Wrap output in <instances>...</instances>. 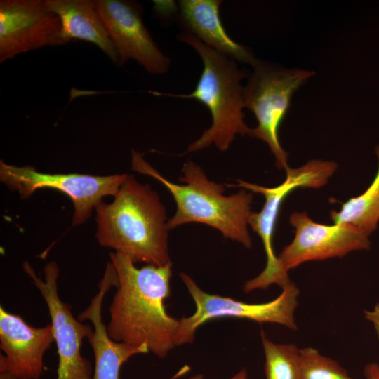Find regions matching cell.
Instances as JSON below:
<instances>
[{"label": "cell", "instance_id": "6da1fadb", "mask_svg": "<svg viewBox=\"0 0 379 379\" xmlns=\"http://www.w3.org/2000/svg\"><path fill=\"white\" fill-rule=\"evenodd\" d=\"M118 286L109 306L107 326L109 337L131 345H146L164 358L176 347L179 319L166 312L164 301L170 295L172 262L140 268L126 255L109 254Z\"/></svg>", "mask_w": 379, "mask_h": 379}, {"label": "cell", "instance_id": "7a4b0ae2", "mask_svg": "<svg viewBox=\"0 0 379 379\" xmlns=\"http://www.w3.org/2000/svg\"><path fill=\"white\" fill-rule=\"evenodd\" d=\"M95 211V236L102 246L127 255L134 263L171 262L166 209L149 185L128 175L112 201H102Z\"/></svg>", "mask_w": 379, "mask_h": 379}, {"label": "cell", "instance_id": "3957f363", "mask_svg": "<svg viewBox=\"0 0 379 379\" xmlns=\"http://www.w3.org/2000/svg\"><path fill=\"white\" fill-rule=\"evenodd\" d=\"M131 169L157 180L170 192L175 204L174 215L168 220V230L187 223H201L219 230L227 239L252 246L248 226L252 213L253 193L241 189L225 194V185L210 180L202 168L189 160L176 184L163 177L142 155L131 150Z\"/></svg>", "mask_w": 379, "mask_h": 379}, {"label": "cell", "instance_id": "277c9868", "mask_svg": "<svg viewBox=\"0 0 379 379\" xmlns=\"http://www.w3.org/2000/svg\"><path fill=\"white\" fill-rule=\"evenodd\" d=\"M178 39L191 46L203 62V71L195 89L189 94H174L153 91L154 95L195 99L209 110L212 122L201 135L192 142L187 152H194L214 145L220 151L229 149L237 135L248 133L244 121V87L241 81L246 77L237 62L211 48L187 32Z\"/></svg>", "mask_w": 379, "mask_h": 379}, {"label": "cell", "instance_id": "5b68a950", "mask_svg": "<svg viewBox=\"0 0 379 379\" xmlns=\"http://www.w3.org/2000/svg\"><path fill=\"white\" fill-rule=\"evenodd\" d=\"M337 167L335 161L314 159L297 168L289 167L286 170L285 180L274 187H265L239 179L237 180L236 185H226L227 187H239L253 193L261 194L265 199L260 212H252L248 225L262 240L266 254V265L261 273L245 283L244 292L266 289L272 284L282 288L291 281L288 272L281 265L273 248V234L281 206L286 197L297 188L319 189L324 186Z\"/></svg>", "mask_w": 379, "mask_h": 379}, {"label": "cell", "instance_id": "8992f818", "mask_svg": "<svg viewBox=\"0 0 379 379\" xmlns=\"http://www.w3.org/2000/svg\"><path fill=\"white\" fill-rule=\"evenodd\" d=\"M244 87L245 107L255 115L258 125L248 135L264 141L275 157L279 168H289L288 153L279 140V129L285 117L292 96L314 72L286 69L258 60Z\"/></svg>", "mask_w": 379, "mask_h": 379}, {"label": "cell", "instance_id": "52a82bcc", "mask_svg": "<svg viewBox=\"0 0 379 379\" xmlns=\"http://www.w3.org/2000/svg\"><path fill=\"white\" fill-rule=\"evenodd\" d=\"M180 276L194 300L196 310L191 316L179 319L177 346L192 343L199 326L209 320L221 317L278 324L292 330L298 328L294 313L299 289L292 281L281 288V293L274 300L256 304L209 294L200 288L190 275L182 272Z\"/></svg>", "mask_w": 379, "mask_h": 379}, {"label": "cell", "instance_id": "ba28073f", "mask_svg": "<svg viewBox=\"0 0 379 379\" xmlns=\"http://www.w3.org/2000/svg\"><path fill=\"white\" fill-rule=\"evenodd\" d=\"M128 175H92L80 173H45L30 166H17L0 161V180L23 199L39 189L57 190L67 195L74 205L72 225L85 222L106 196L117 193Z\"/></svg>", "mask_w": 379, "mask_h": 379}, {"label": "cell", "instance_id": "9c48e42d", "mask_svg": "<svg viewBox=\"0 0 379 379\" xmlns=\"http://www.w3.org/2000/svg\"><path fill=\"white\" fill-rule=\"evenodd\" d=\"M23 269L48 307L58 354L56 379H93L91 363L81 355V347L83 340L91 336L93 328L76 319L70 305L59 297V267L57 263L51 261L45 265L44 279L36 275L29 262L23 263Z\"/></svg>", "mask_w": 379, "mask_h": 379}, {"label": "cell", "instance_id": "30bf717a", "mask_svg": "<svg viewBox=\"0 0 379 379\" xmlns=\"http://www.w3.org/2000/svg\"><path fill=\"white\" fill-rule=\"evenodd\" d=\"M59 17L44 0L0 1V62L46 46L69 42Z\"/></svg>", "mask_w": 379, "mask_h": 379}, {"label": "cell", "instance_id": "8fae6325", "mask_svg": "<svg viewBox=\"0 0 379 379\" xmlns=\"http://www.w3.org/2000/svg\"><path fill=\"white\" fill-rule=\"evenodd\" d=\"M289 222L295 237L278 256L286 272L307 261L342 258L371 247L368 237L349 225L317 223L306 212L292 213Z\"/></svg>", "mask_w": 379, "mask_h": 379}, {"label": "cell", "instance_id": "7c38bea8", "mask_svg": "<svg viewBox=\"0 0 379 379\" xmlns=\"http://www.w3.org/2000/svg\"><path fill=\"white\" fill-rule=\"evenodd\" d=\"M93 4L118 53L120 66L132 59L153 74L168 70L170 60L153 40L136 4L121 0H95Z\"/></svg>", "mask_w": 379, "mask_h": 379}, {"label": "cell", "instance_id": "4fadbf2b", "mask_svg": "<svg viewBox=\"0 0 379 379\" xmlns=\"http://www.w3.org/2000/svg\"><path fill=\"white\" fill-rule=\"evenodd\" d=\"M55 342L51 324L34 328L19 315L0 307V371L21 379H39L44 370V356Z\"/></svg>", "mask_w": 379, "mask_h": 379}, {"label": "cell", "instance_id": "5bb4252c", "mask_svg": "<svg viewBox=\"0 0 379 379\" xmlns=\"http://www.w3.org/2000/svg\"><path fill=\"white\" fill-rule=\"evenodd\" d=\"M117 275L112 263L109 262L99 284L98 292L89 305L78 315L79 321L89 320L93 326V333L88 338L95 357L93 379H119V371L125 362L135 354L149 352L146 345L135 346L114 341L107 333L102 317V301L110 288L117 287Z\"/></svg>", "mask_w": 379, "mask_h": 379}, {"label": "cell", "instance_id": "9a60e30c", "mask_svg": "<svg viewBox=\"0 0 379 379\" xmlns=\"http://www.w3.org/2000/svg\"><path fill=\"white\" fill-rule=\"evenodd\" d=\"M220 0L179 1L180 18L191 33L231 59L253 66L258 60L245 46L227 34L219 14Z\"/></svg>", "mask_w": 379, "mask_h": 379}, {"label": "cell", "instance_id": "2e32d148", "mask_svg": "<svg viewBox=\"0 0 379 379\" xmlns=\"http://www.w3.org/2000/svg\"><path fill=\"white\" fill-rule=\"evenodd\" d=\"M45 5L60 18L65 36L95 44L116 65L118 53L91 0H44Z\"/></svg>", "mask_w": 379, "mask_h": 379}, {"label": "cell", "instance_id": "e0dca14e", "mask_svg": "<svg viewBox=\"0 0 379 379\" xmlns=\"http://www.w3.org/2000/svg\"><path fill=\"white\" fill-rule=\"evenodd\" d=\"M378 160L376 175L366 191L342 204L338 211L332 210L331 220L334 224L349 225L369 237L379 222V145L375 147Z\"/></svg>", "mask_w": 379, "mask_h": 379}, {"label": "cell", "instance_id": "ac0fdd59", "mask_svg": "<svg viewBox=\"0 0 379 379\" xmlns=\"http://www.w3.org/2000/svg\"><path fill=\"white\" fill-rule=\"evenodd\" d=\"M266 379H301L300 349L294 344L274 343L260 332Z\"/></svg>", "mask_w": 379, "mask_h": 379}, {"label": "cell", "instance_id": "d6986e66", "mask_svg": "<svg viewBox=\"0 0 379 379\" xmlns=\"http://www.w3.org/2000/svg\"><path fill=\"white\" fill-rule=\"evenodd\" d=\"M301 379H353L336 361L316 349H300Z\"/></svg>", "mask_w": 379, "mask_h": 379}, {"label": "cell", "instance_id": "ffe728a7", "mask_svg": "<svg viewBox=\"0 0 379 379\" xmlns=\"http://www.w3.org/2000/svg\"><path fill=\"white\" fill-rule=\"evenodd\" d=\"M364 315L366 319L373 325L379 338V303L376 304L372 310H366Z\"/></svg>", "mask_w": 379, "mask_h": 379}, {"label": "cell", "instance_id": "44dd1931", "mask_svg": "<svg viewBox=\"0 0 379 379\" xmlns=\"http://www.w3.org/2000/svg\"><path fill=\"white\" fill-rule=\"evenodd\" d=\"M364 374L366 379H379V364L370 363L365 366Z\"/></svg>", "mask_w": 379, "mask_h": 379}, {"label": "cell", "instance_id": "7402d4cb", "mask_svg": "<svg viewBox=\"0 0 379 379\" xmlns=\"http://www.w3.org/2000/svg\"><path fill=\"white\" fill-rule=\"evenodd\" d=\"M189 379H203V375L200 374L195 375ZM230 379H248V374L245 369H242Z\"/></svg>", "mask_w": 379, "mask_h": 379}, {"label": "cell", "instance_id": "603a6c76", "mask_svg": "<svg viewBox=\"0 0 379 379\" xmlns=\"http://www.w3.org/2000/svg\"><path fill=\"white\" fill-rule=\"evenodd\" d=\"M0 379H21L6 371H0Z\"/></svg>", "mask_w": 379, "mask_h": 379}]
</instances>
